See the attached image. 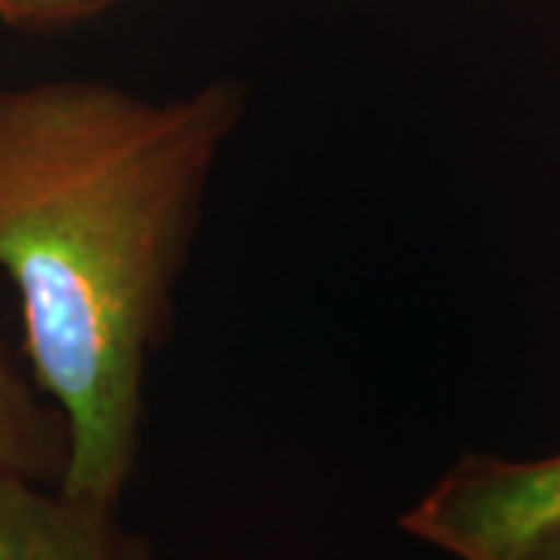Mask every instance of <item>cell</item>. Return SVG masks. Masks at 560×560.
<instances>
[{
  "label": "cell",
  "mask_w": 560,
  "mask_h": 560,
  "mask_svg": "<svg viewBox=\"0 0 560 560\" xmlns=\"http://www.w3.org/2000/svg\"><path fill=\"white\" fill-rule=\"evenodd\" d=\"M243 113L237 81L168 101L94 79L0 88V271L75 499L119 508L138 470L147 364Z\"/></svg>",
  "instance_id": "1"
},
{
  "label": "cell",
  "mask_w": 560,
  "mask_h": 560,
  "mask_svg": "<svg viewBox=\"0 0 560 560\" xmlns=\"http://www.w3.org/2000/svg\"><path fill=\"white\" fill-rule=\"evenodd\" d=\"M399 523L411 539L455 560H521L560 526V455H464Z\"/></svg>",
  "instance_id": "2"
},
{
  "label": "cell",
  "mask_w": 560,
  "mask_h": 560,
  "mask_svg": "<svg viewBox=\"0 0 560 560\" xmlns=\"http://www.w3.org/2000/svg\"><path fill=\"white\" fill-rule=\"evenodd\" d=\"M0 560H153V548L119 508L0 470Z\"/></svg>",
  "instance_id": "3"
},
{
  "label": "cell",
  "mask_w": 560,
  "mask_h": 560,
  "mask_svg": "<svg viewBox=\"0 0 560 560\" xmlns=\"http://www.w3.org/2000/svg\"><path fill=\"white\" fill-rule=\"evenodd\" d=\"M66 452L69 440L60 411L13 364L0 340V470L60 482Z\"/></svg>",
  "instance_id": "4"
},
{
  "label": "cell",
  "mask_w": 560,
  "mask_h": 560,
  "mask_svg": "<svg viewBox=\"0 0 560 560\" xmlns=\"http://www.w3.org/2000/svg\"><path fill=\"white\" fill-rule=\"evenodd\" d=\"M121 0H0V22L22 32H50L94 20Z\"/></svg>",
  "instance_id": "5"
},
{
  "label": "cell",
  "mask_w": 560,
  "mask_h": 560,
  "mask_svg": "<svg viewBox=\"0 0 560 560\" xmlns=\"http://www.w3.org/2000/svg\"><path fill=\"white\" fill-rule=\"evenodd\" d=\"M521 560H560V526L539 539Z\"/></svg>",
  "instance_id": "6"
}]
</instances>
